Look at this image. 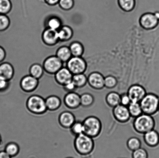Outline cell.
Returning a JSON list of instances; mask_svg holds the SVG:
<instances>
[{
	"mask_svg": "<svg viewBox=\"0 0 159 158\" xmlns=\"http://www.w3.org/2000/svg\"><path fill=\"white\" fill-rule=\"evenodd\" d=\"M56 55L63 62L66 63L72 57L69 46H61L57 49Z\"/></svg>",
	"mask_w": 159,
	"mask_h": 158,
	"instance_id": "22",
	"label": "cell"
},
{
	"mask_svg": "<svg viewBox=\"0 0 159 158\" xmlns=\"http://www.w3.org/2000/svg\"><path fill=\"white\" fill-rule=\"evenodd\" d=\"M131 117L134 118L143 113L140 103L131 102L127 107Z\"/></svg>",
	"mask_w": 159,
	"mask_h": 158,
	"instance_id": "29",
	"label": "cell"
},
{
	"mask_svg": "<svg viewBox=\"0 0 159 158\" xmlns=\"http://www.w3.org/2000/svg\"><path fill=\"white\" fill-rule=\"evenodd\" d=\"M0 158H12L5 151H0Z\"/></svg>",
	"mask_w": 159,
	"mask_h": 158,
	"instance_id": "43",
	"label": "cell"
},
{
	"mask_svg": "<svg viewBox=\"0 0 159 158\" xmlns=\"http://www.w3.org/2000/svg\"><path fill=\"white\" fill-rule=\"evenodd\" d=\"M118 4L121 8L126 12L132 11L135 7V0H118Z\"/></svg>",
	"mask_w": 159,
	"mask_h": 158,
	"instance_id": "32",
	"label": "cell"
},
{
	"mask_svg": "<svg viewBox=\"0 0 159 158\" xmlns=\"http://www.w3.org/2000/svg\"><path fill=\"white\" fill-rule=\"evenodd\" d=\"M62 87L64 90L66 91L67 93L75 92L77 89L72 80Z\"/></svg>",
	"mask_w": 159,
	"mask_h": 158,
	"instance_id": "40",
	"label": "cell"
},
{
	"mask_svg": "<svg viewBox=\"0 0 159 158\" xmlns=\"http://www.w3.org/2000/svg\"><path fill=\"white\" fill-rule=\"evenodd\" d=\"M2 139L1 136V134H0V146H1V145L2 144Z\"/></svg>",
	"mask_w": 159,
	"mask_h": 158,
	"instance_id": "45",
	"label": "cell"
},
{
	"mask_svg": "<svg viewBox=\"0 0 159 158\" xmlns=\"http://www.w3.org/2000/svg\"><path fill=\"white\" fill-rule=\"evenodd\" d=\"M72 81L78 89L85 87L87 83V77L85 74H75L73 76Z\"/></svg>",
	"mask_w": 159,
	"mask_h": 158,
	"instance_id": "25",
	"label": "cell"
},
{
	"mask_svg": "<svg viewBox=\"0 0 159 158\" xmlns=\"http://www.w3.org/2000/svg\"><path fill=\"white\" fill-rule=\"evenodd\" d=\"M15 75V70L10 63L4 62L0 63V77L10 81Z\"/></svg>",
	"mask_w": 159,
	"mask_h": 158,
	"instance_id": "17",
	"label": "cell"
},
{
	"mask_svg": "<svg viewBox=\"0 0 159 158\" xmlns=\"http://www.w3.org/2000/svg\"><path fill=\"white\" fill-rule=\"evenodd\" d=\"M74 158L70 157H67V158Z\"/></svg>",
	"mask_w": 159,
	"mask_h": 158,
	"instance_id": "47",
	"label": "cell"
},
{
	"mask_svg": "<svg viewBox=\"0 0 159 158\" xmlns=\"http://www.w3.org/2000/svg\"><path fill=\"white\" fill-rule=\"evenodd\" d=\"M141 142L138 137H131L127 140V146L130 151L133 152L141 147Z\"/></svg>",
	"mask_w": 159,
	"mask_h": 158,
	"instance_id": "31",
	"label": "cell"
},
{
	"mask_svg": "<svg viewBox=\"0 0 159 158\" xmlns=\"http://www.w3.org/2000/svg\"><path fill=\"white\" fill-rule=\"evenodd\" d=\"M159 19L154 13L148 12L143 15L140 18V24L142 27L146 29L155 28L158 25Z\"/></svg>",
	"mask_w": 159,
	"mask_h": 158,
	"instance_id": "14",
	"label": "cell"
},
{
	"mask_svg": "<svg viewBox=\"0 0 159 158\" xmlns=\"http://www.w3.org/2000/svg\"><path fill=\"white\" fill-rule=\"evenodd\" d=\"M127 93L131 102L139 103L148 92L142 85L135 83L129 87Z\"/></svg>",
	"mask_w": 159,
	"mask_h": 158,
	"instance_id": "8",
	"label": "cell"
},
{
	"mask_svg": "<svg viewBox=\"0 0 159 158\" xmlns=\"http://www.w3.org/2000/svg\"><path fill=\"white\" fill-rule=\"evenodd\" d=\"M76 121L75 116L70 111H63L58 118L59 125L65 129H70Z\"/></svg>",
	"mask_w": 159,
	"mask_h": 158,
	"instance_id": "15",
	"label": "cell"
},
{
	"mask_svg": "<svg viewBox=\"0 0 159 158\" xmlns=\"http://www.w3.org/2000/svg\"><path fill=\"white\" fill-rule=\"evenodd\" d=\"M61 8L65 11H69L74 7V0H60L58 4Z\"/></svg>",
	"mask_w": 159,
	"mask_h": 158,
	"instance_id": "36",
	"label": "cell"
},
{
	"mask_svg": "<svg viewBox=\"0 0 159 158\" xmlns=\"http://www.w3.org/2000/svg\"><path fill=\"white\" fill-rule=\"evenodd\" d=\"M131 102V100L127 92H123L120 94L121 105L128 107Z\"/></svg>",
	"mask_w": 159,
	"mask_h": 158,
	"instance_id": "39",
	"label": "cell"
},
{
	"mask_svg": "<svg viewBox=\"0 0 159 158\" xmlns=\"http://www.w3.org/2000/svg\"><path fill=\"white\" fill-rule=\"evenodd\" d=\"M54 75L56 83L61 86L71 81L73 76L67 68L63 66Z\"/></svg>",
	"mask_w": 159,
	"mask_h": 158,
	"instance_id": "16",
	"label": "cell"
},
{
	"mask_svg": "<svg viewBox=\"0 0 159 158\" xmlns=\"http://www.w3.org/2000/svg\"><path fill=\"white\" fill-rule=\"evenodd\" d=\"M58 35L60 41L66 42L69 41L74 35V31L69 26L63 25L59 30Z\"/></svg>",
	"mask_w": 159,
	"mask_h": 158,
	"instance_id": "20",
	"label": "cell"
},
{
	"mask_svg": "<svg viewBox=\"0 0 159 158\" xmlns=\"http://www.w3.org/2000/svg\"><path fill=\"white\" fill-rule=\"evenodd\" d=\"M73 57H82L84 52L83 45L80 42L73 41L69 46Z\"/></svg>",
	"mask_w": 159,
	"mask_h": 158,
	"instance_id": "23",
	"label": "cell"
},
{
	"mask_svg": "<svg viewBox=\"0 0 159 158\" xmlns=\"http://www.w3.org/2000/svg\"><path fill=\"white\" fill-rule=\"evenodd\" d=\"M104 77L99 72H92L87 76V84L95 90H101L105 88Z\"/></svg>",
	"mask_w": 159,
	"mask_h": 158,
	"instance_id": "10",
	"label": "cell"
},
{
	"mask_svg": "<svg viewBox=\"0 0 159 158\" xmlns=\"http://www.w3.org/2000/svg\"><path fill=\"white\" fill-rule=\"evenodd\" d=\"M82 122L84 134L93 139L99 137L102 130V124L98 117L94 116H89Z\"/></svg>",
	"mask_w": 159,
	"mask_h": 158,
	"instance_id": "3",
	"label": "cell"
},
{
	"mask_svg": "<svg viewBox=\"0 0 159 158\" xmlns=\"http://www.w3.org/2000/svg\"><path fill=\"white\" fill-rule=\"evenodd\" d=\"M4 151L12 158L15 157L19 154L20 146L15 142H10L6 145Z\"/></svg>",
	"mask_w": 159,
	"mask_h": 158,
	"instance_id": "28",
	"label": "cell"
},
{
	"mask_svg": "<svg viewBox=\"0 0 159 158\" xmlns=\"http://www.w3.org/2000/svg\"><path fill=\"white\" fill-rule=\"evenodd\" d=\"M143 138L144 143L150 147H156L159 144V134L154 129L143 135Z\"/></svg>",
	"mask_w": 159,
	"mask_h": 158,
	"instance_id": "18",
	"label": "cell"
},
{
	"mask_svg": "<svg viewBox=\"0 0 159 158\" xmlns=\"http://www.w3.org/2000/svg\"><path fill=\"white\" fill-rule=\"evenodd\" d=\"M6 56V53L4 48L0 46V63L4 61Z\"/></svg>",
	"mask_w": 159,
	"mask_h": 158,
	"instance_id": "41",
	"label": "cell"
},
{
	"mask_svg": "<svg viewBox=\"0 0 159 158\" xmlns=\"http://www.w3.org/2000/svg\"><path fill=\"white\" fill-rule=\"evenodd\" d=\"M64 103L70 109H77L81 106L80 95L75 92L67 93L63 99Z\"/></svg>",
	"mask_w": 159,
	"mask_h": 158,
	"instance_id": "12",
	"label": "cell"
},
{
	"mask_svg": "<svg viewBox=\"0 0 159 158\" xmlns=\"http://www.w3.org/2000/svg\"><path fill=\"white\" fill-rule=\"evenodd\" d=\"M112 114L115 120L121 123H127L131 117L127 107L121 104L113 108Z\"/></svg>",
	"mask_w": 159,
	"mask_h": 158,
	"instance_id": "9",
	"label": "cell"
},
{
	"mask_svg": "<svg viewBox=\"0 0 159 158\" xmlns=\"http://www.w3.org/2000/svg\"><path fill=\"white\" fill-rule=\"evenodd\" d=\"M10 81L0 77V93L6 92L10 87Z\"/></svg>",
	"mask_w": 159,
	"mask_h": 158,
	"instance_id": "38",
	"label": "cell"
},
{
	"mask_svg": "<svg viewBox=\"0 0 159 158\" xmlns=\"http://www.w3.org/2000/svg\"><path fill=\"white\" fill-rule=\"evenodd\" d=\"M143 113L153 116L158 112L159 97L152 92H148L139 102Z\"/></svg>",
	"mask_w": 159,
	"mask_h": 158,
	"instance_id": "5",
	"label": "cell"
},
{
	"mask_svg": "<svg viewBox=\"0 0 159 158\" xmlns=\"http://www.w3.org/2000/svg\"><path fill=\"white\" fill-rule=\"evenodd\" d=\"M42 40L47 45L52 46L57 45L60 41L57 30L46 28L42 35Z\"/></svg>",
	"mask_w": 159,
	"mask_h": 158,
	"instance_id": "13",
	"label": "cell"
},
{
	"mask_svg": "<svg viewBox=\"0 0 159 158\" xmlns=\"http://www.w3.org/2000/svg\"><path fill=\"white\" fill-rule=\"evenodd\" d=\"M26 105L28 110L34 115H43L48 111L45 99L39 95L30 96L26 100Z\"/></svg>",
	"mask_w": 159,
	"mask_h": 158,
	"instance_id": "4",
	"label": "cell"
},
{
	"mask_svg": "<svg viewBox=\"0 0 159 158\" xmlns=\"http://www.w3.org/2000/svg\"><path fill=\"white\" fill-rule=\"evenodd\" d=\"M94 101V96L90 93H84L80 95V105L82 107H90L93 106Z\"/></svg>",
	"mask_w": 159,
	"mask_h": 158,
	"instance_id": "26",
	"label": "cell"
},
{
	"mask_svg": "<svg viewBox=\"0 0 159 158\" xmlns=\"http://www.w3.org/2000/svg\"><path fill=\"white\" fill-rule=\"evenodd\" d=\"M154 15H155L156 17H157V19H158L159 20V12H155V13H154Z\"/></svg>",
	"mask_w": 159,
	"mask_h": 158,
	"instance_id": "44",
	"label": "cell"
},
{
	"mask_svg": "<svg viewBox=\"0 0 159 158\" xmlns=\"http://www.w3.org/2000/svg\"><path fill=\"white\" fill-rule=\"evenodd\" d=\"M46 106L48 111H55L60 109L61 106L62 101L58 96L51 95L45 99Z\"/></svg>",
	"mask_w": 159,
	"mask_h": 158,
	"instance_id": "19",
	"label": "cell"
},
{
	"mask_svg": "<svg viewBox=\"0 0 159 158\" xmlns=\"http://www.w3.org/2000/svg\"><path fill=\"white\" fill-rule=\"evenodd\" d=\"M69 130L71 134L75 137L84 134V127L82 122L76 120Z\"/></svg>",
	"mask_w": 159,
	"mask_h": 158,
	"instance_id": "30",
	"label": "cell"
},
{
	"mask_svg": "<svg viewBox=\"0 0 159 158\" xmlns=\"http://www.w3.org/2000/svg\"><path fill=\"white\" fill-rule=\"evenodd\" d=\"M106 103L112 108L120 104V94L116 91L108 93L105 97Z\"/></svg>",
	"mask_w": 159,
	"mask_h": 158,
	"instance_id": "21",
	"label": "cell"
},
{
	"mask_svg": "<svg viewBox=\"0 0 159 158\" xmlns=\"http://www.w3.org/2000/svg\"><path fill=\"white\" fill-rule=\"evenodd\" d=\"M66 67L73 75L85 74L87 69L86 62L82 57H72L66 62Z\"/></svg>",
	"mask_w": 159,
	"mask_h": 158,
	"instance_id": "6",
	"label": "cell"
},
{
	"mask_svg": "<svg viewBox=\"0 0 159 158\" xmlns=\"http://www.w3.org/2000/svg\"><path fill=\"white\" fill-rule=\"evenodd\" d=\"M45 2L48 5L53 6L58 4L60 0H44Z\"/></svg>",
	"mask_w": 159,
	"mask_h": 158,
	"instance_id": "42",
	"label": "cell"
},
{
	"mask_svg": "<svg viewBox=\"0 0 159 158\" xmlns=\"http://www.w3.org/2000/svg\"><path fill=\"white\" fill-rule=\"evenodd\" d=\"M12 8L10 0H0V14L7 15L11 10Z\"/></svg>",
	"mask_w": 159,
	"mask_h": 158,
	"instance_id": "33",
	"label": "cell"
},
{
	"mask_svg": "<svg viewBox=\"0 0 159 158\" xmlns=\"http://www.w3.org/2000/svg\"><path fill=\"white\" fill-rule=\"evenodd\" d=\"M10 24V19L7 15L0 14V32L7 30Z\"/></svg>",
	"mask_w": 159,
	"mask_h": 158,
	"instance_id": "35",
	"label": "cell"
},
{
	"mask_svg": "<svg viewBox=\"0 0 159 158\" xmlns=\"http://www.w3.org/2000/svg\"><path fill=\"white\" fill-rule=\"evenodd\" d=\"M158 112H159V104L158 108Z\"/></svg>",
	"mask_w": 159,
	"mask_h": 158,
	"instance_id": "46",
	"label": "cell"
},
{
	"mask_svg": "<svg viewBox=\"0 0 159 158\" xmlns=\"http://www.w3.org/2000/svg\"><path fill=\"white\" fill-rule=\"evenodd\" d=\"M74 147L76 152L80 155H89L94 149V140L93 139L84 133L75 137Z\"/></svg>",
	"mask_w": 159,
	"mask_h": 158,
	"instance_id": "1",
	"label": "cell"
},
{
	"mask_svg": "<svg viewBox=\"0 0 159 158\" xmlns=\"http://www.w3.org/2000/svg\"><path fill=\"white\" fill-rule=\"evenodd\" d=\"M63 63L57 56L48 57L43 62V67L45 72L50 75H54L63 67Z\"/></svg>",
	"mask_w": 159,
	"mask_h": 158,
	"instance_id": "7",
	"label": "cell"
},
{
	"mask_svg": "<svg viewBox=\"0 0 159 158\" xmlns=\"http://www.w3.org/2000/svg\"><path fill=\"white\" fill-rule=\"evenodd\" d=\"M44 72L43 66L39 63L32 64L29 69L30 75L39 80L43 77Z\"/></svg>",
	"mask_w": 159,
	"mask_h": 158,
	"instance_id": "24",
	"label": "cell"
},
{
	"mask_svg": "<svg viewBox=\"0 0 159 158\" xmlns=\"http://www.w3.org/2000/svg\"><path fill=\"white\" fill-rule=\"evenodd\" d=\"M62 26L61 20L57 16L50 17L46 22V28L54 30H59Z\"/></svg>",
	"mask_w": 159,
	"mask_h": 158,
	"instance_id": "27",
	"label": "cell"
},
{
	"mask_svg": "<svg viewBox=\"0 0 159 158\" xmlns=\"http://www.w3.org/2000/svg\"><path fill=\"white\" fill-rule=\"evenodd\" d=\"M20 85L21 89L24 92H32L38 88L39 80L29 74L22 78L20 80Z\"/></svg>",
	"mask_w": 159,
	"mask_h": 158,
	"instance_id": "11",
	"label": "cell"
},
{
	"mask_svg": "<svg viewBox=\"0 0 159 158\" xmlns=\"http://www.w3.org/2000/svg\"><path fill=\"white\" fill-rule=\"evenodd\" d=\"M118 81L116 77L108 75L104 77V87L107 89H113L118 85Z\"/></svg>",
	"mask_w": 159,
	"mask_h": 158,
	"instance_id": "34",
	"label": "cell"
},
{
	"mask_svg": "<svg viewBox=\"0 0 159 158\" xmlns=\"http://www.w3.org/2000/svg\"><path fill=\"white\" fill-rule=\"evenodd\" d=\"M132 158H148V154L144 148H140L132 152Z\"/></svg>",
	"mask_w": 159,
	"mask_h": 158,
	"instance_id": "37",
	"label": "cell"
},
{
	"mask_svg": "<svg viewBox=\"0 0 159 158\" xmlns=\"http://www.w3.org/2000/svg\"><path fill=\"white\" fill-rule=\"evenodd\" d=\"M155 121L152 116L142 113L134 118L132 125L134 129L138 134L144 135L154 130Z\"/></svg>",
	"mask_w": 159,
	"mask_h": 158,
	"instance_id": "2",
	"label": "cell"
}]
</instances>
